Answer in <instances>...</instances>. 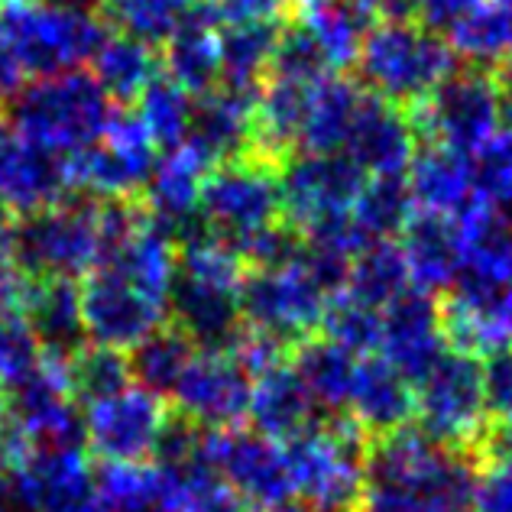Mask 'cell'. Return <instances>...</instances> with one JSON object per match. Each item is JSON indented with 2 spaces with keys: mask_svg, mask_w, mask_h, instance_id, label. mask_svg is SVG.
Segmentation results:
<instances>
[{
  "mask_svg": "<svg viewBox=\"0 0 512 512\" xmlns=\"http://www.w3.org/2000/svg\"><path fill=\"white\" fill-rule=\"evenodd\" d=\"M477 467L419 425L367 444V512H474Z\"/></svg>",
  "mask_w": 512,
  "mask_h": 512,
  "instance_id": "1",
  "label": "cell"
},
{
  "mask_svg": "<svg viewBox=\"0 0 512 512\" xmlns=\"http://www.w3.org/2000/svg\"><path fill=\"white\" fill-rule=\"evenodd\" d=\"M247 266L218 237H201L175 253V273L166 295V318L198 354H231L244 315H240V279Z\"/></svg>",
  "mask_w": 512,
  "mask_h": 512,
  "instance_id": "2",
  "label": "cell"
},
{
  "mask_svg": "<svg viewBox=\"0 0 512 512\" xmlns=\"http://www.w3.org/2000/svg\"><path fill=\"white\" fill-rule=\"evenodd\" d=\"M282 454L308 512H367V438L347 412H325Z\"/></svg>",
  "mask_w": 512,
  "mask_h": 512,
  "instance_id": "3",
  "label": "cell"
},
{
  "mask_svg": "<svg viewBox=\"0 0 512 512\" xmlns=\"http://www.w3.org/2000/svg\"><path fill=\"white\" fill-rule=\"evenodd\" d=\"M101 201L62 198L20 214L0 237V253L30 279H75L91 273L101 253Z\"/></svg>",
  "mask_w": 512,
  "mask_h": 512,
  "instance_id": "4",
  "label": "cell"
},
{
  "mask_svg": "<svg viewBox=\"0 0 512 512\" xmlns=\"http://www.w3.org/2000/svg\"><path fill=\"white\" fill-rule=\"evenodd\" d=\"M111 98L85 72H62L23 85L13 94L10 124L23 140L52 156L72 159L98 143L111 117Z\"/></svg>",
  "mask_w": 512,
  "mask_h": 512,
  "instance_id": "5",
  "label": "cell"
},
{
  "mask_svg": "<svg viewBox=\"0 0 512 512\" xmlns=\"http://www.w3.org/2000/svg\"><path fill=\"white\" fill-rule=\"evenodd\" d=\"M357 69L376 98L415 107L457 72V52L431 26L402 17L373 26L360 46Z\"/></svg>",
  "mask_w": 512,
  "mask_h": 512,
  "instance_id": "6",
  "label": "cell"
},
{
  "mask_svg": "<svg viewBox=\"0 0 512 512\" xmlns=\"http://www.w3.org/2000/svg\"><path fill=\"white\" fill-rule=\"evenodd\" d=\"M111 33L94 10L49 7L43 0H0V39L26 78L75 72Z\"/></svg>",
  "mask_w": 512,
  "mask_h": 512,
  "instance_id": "7",
  "label": "cell"
},
{
  "mask_svg": "<svg viewBox=\"0 0 512 512\" xmlns=\"http://www.w3.org/2000/svg\"><path fill=\"white\" fill-rule=\"evenodd\" d=\"M156 150L159 146L153 143L140 114L127 111V107L111 111L98 143L69 159L72 188H82L85 195L104 201H130L150 182L159 156Z\"/></svg>",
  "mask_w": 512,
  "mask_h": 512,
  "instance_id": "8",
  "label": "cell"
},
{
  "mask_svg": "<svg viewBox=\"0 0 512 512\" xmlns=\"http://www.w3.org/2000/svg\"><path fill=\"white\" fill-rule=\"evenodd\" d=\"M415 419L431 441L464 451L487 422L480 357L444 350L415 386Z\"/></svg>",
  "mask_w": 512,
  "mask_h": 512,
  "instance_id": "9",
  "label": "cell"
},
{
  "mask_svg": "<svg viewBox=\"0 0 512 512\" xmlns=\"http://www.w3.org/2000/svg\"><path fill=\"white\" fill-rule=\"evenodd\" d=\"M198 214L211 237L234 250L240 240L279 224V179L263 169V163H240V159L224 163L201 182Z\"/></svg>",
  "mask_w": 512,
  "mask_h": 512,
  "instance_id": "10",
  "label": "cell"
},
{
  "mask_svg": "<svg viewBox=\"0 0 512 512\" xmlns=\"http://www.w3.org/2000/svg\"><path fill=\"white\" fill-rule=\"evenodd\" d=\"M415 133L431 143L477 156L503 124L500 94L487 72H454L415 104Z\"/></svg>",
  "mask_w": 512,
  "mask_h": 512,
  "instance_id": "11",
  "label": "cell"
},
{
  "mask_svg": "<svg viewBox=\"0 0 512 512\" xmlns=\"http://www.w3.org/2000/svg\"><path fill=\"white\" fill-rule=\"evenodd\" d=\"M328 295L305 276L299 263L279 269H247L240 279V315L244 325L266 331L282 344H302L321 331Z\"/></svg>",
  "mask_w": 512,
  "mask_h": 512,
  "instance_id": "12",
  "label": "cell"
},
{
  "mask_svg": "<svg viewBox=\"0 0 512 512\" xmlns=\"http://www.w3.org/2000/svg\"><path fill=\"white\" fill-rule=\"evenodd\" d=\"M367 172L344 153H305L279 175L286 224L299 234L350 218Z\"/></svg>",
  "mask_w": 512,
  "mask_h": 512,
  "instance_id": "13",
  "label": "cell"
},
{
  "mask_svg": "<svg viewBox=\"0 0 512 512\" xmlns=\"http://www.w3.org/2000/svg\"><path fill=\"white\" fill-rule=\"evenodd\" d=\"M205 461L237 496L256 509H276L292 503V477L286 454L256 428H208Z\"/></svg>",
  "mask_w": 512,
  "mask_h": 512,
  "instance_id": "14",
  "label": "cell"
},
{
  "mask_svg": "<svg viewBox=\"0 0 512 512\" xmlns=\"http://www.w3.org/2000/svg\"><path fill=\"white\" fill-rule=\"evenodd\" d=\"M82 318L91 344L127 350L163 325L166 305L107 269H91L82 282Z\"/></svg>",
  "mask_w": 512,
  "mask_h": 512,
  "instance_id": "15",
  "label": "cell"
},
{
  "mask_svg": "<svg viewBox=\"0 0 512 512\" xmlns=\"http://www.w3.org/2000/svg\"><path fill=\"white\" fill-rule=\"evenodd\" d=\"M253 376L234 354H198L172 389V402L205 428H234L250 412Z\"/></svg>",
  "mask_w": 512,
  "mask_h": 512,
  "instance_id": "16",
  "label": "cell"
},
{
  "mask_svg": "<svg viewBox=\"0 0 512 512\" xmlns=\"http://www.w3.org/2000/svg\"><path fill=\"white\" fill-rule=\"evenodd\" d=\"M166 406L146 389H124L111 399L98 402L88 412V448L101 461L114 464H146L153 457V444L166 419Z\"/></svg>",
  "mask_w": 512,
  "mask_h": 512,
  "instance_id": "17",
  "label": "cell"
},
{
  "mask_svg": "<svg viewBox=\"0 0 512 512\" xmlns=\"http://www.w3.org/2000/svg\"><path fill=\"white\" fill-rule=\"evenodd\" d=\"M383 350L386 360L406 376L412 386L425 380L438 357L448 350L441 338V305L435 292L409 286L383 308Z\"/></svg>",
  "mask_w": 512,
  "mask_h": 512,
  "instance_id": "18",
  "label": "cell"
},
{
  "mask_svg": "<svg viewBox=\"0 0 512 512\" xmlns=\"http://www.w3.org/2000/svg\"><path fill=\"white\" fill-rule=\"evenodd\" d=\"M69 159L23 140L13 124H0V208L33 214L69 198Z\"/></svg>",
  "mask_w": 512,
  "mask_h": 512,
  "instance_id": "19",
  "label": "cell"
},
{
  "mask_svg": "<svg viewBox=\"0 0 512 512\" xmlns=\"http://www.w3.org/2000/svg\"><path fill=\"white\" fill-rule=\"evenodd\" d=\"M415 143H419V133H415L412 117L367 91V101H363L341 153L354 159L367 175H406L415 150H419Z\"/></svg>",
  "mask_w": 512,
  "mask_h": 512,
  "instance_id": "20",
  "label": "cell"
},
{
  "mask_svg": "<svg viewBox=\"0 0 512 512\" xmlns=\"http://www.w3.org/2000/svg\"><path fill=\"white\" fill-rule=\"evenodd\" d=\"M347 409L370 444L415 422V386L386 357H367L357 363Z\"/></svg>",
  "mask_w": 512,
  "mask_h": 512,
  "instance_id": "21",
  "label": "cell"
},
{
  "mask_svg": "<svg viewBox=\"0 0 512 512\" xmlns=\"http://www.w3.org/2000/svg\"><path fill=\"white\" fill-rule=\"evenodd\" d=\"M406 185L415 211H431L454 218L480 195L477 188V159L451 146L431 143L415 150L406 169Z\"/></svg>",
  "mask_w": 512,
  "mask_h": 512,
  "instance_id": "22",
  "label": "cell"
},
{
  "mask_svg": "<svg viewBox=\"0 0 512 512\" xmlns=\"http://www.w3.org/2000/svg\"><path fill=\"white\" fill-rule=\"evenodd\" d=\"M253 104L256 98L214 88L195 98L192 124H188L185 143L205 156L211 169L234 163L240 153L253 146Z\"/></svg>",
  "mask_w": 512,
  "mask_h": 512,
  "instance_id": "23",
  "label": "cell"
},
{
  "mask_svg": "<svg viewBox=\"0 0 512 512\" xmlns=\"http://www.w3.org/2000/svg\"><path fill=\"white\" fill-rule=\"evenodd\" d=\"M23 321L46 360L65 363L88 344L82 318V286L75 279H36L23 308Z\"/></svg>",
  "mask_w": 512,
  "mask_h": 512,
  "instance_id": "24",
  "label": "cell"
},
{
  "mask_svg": "<svg viewBox=\"0 0 512 512\" xmlns=\"http://www.w3.org/2000/svg\"><path fill=\"white\" fill-rule=\"evenodd\" d=\"M402 237V256H406L412 286L425 292H448L454 276L461 273L464 263V244L454 218L431 211H415L399 231Z\"/></svg>",
  "mask_w": 512,
  "mask_h": 512,
  "instance_id": "25",
  "label": "cell"
},
{
  "mask_svg": "<svg viewBox=\"0 0 512 512\" xmlns=\"http://www.w3.org/2000/svg\"><path fill=\"white\" fill-rule=\"evenodd\" d=\"M318 402L305 389L289 363L273 367L260 376H253V393H250V412L247 419L260 435L273 441H292L295 435L312 428L321 419Z\"/></svg>",
  "mask_w": 512,
  "mask_h": 512,
  "instance_id": "26",
  "label": "cell"
},
{
  "mask_svg": "<svg viewBox=\"0 0 512 512\" xmlns=\"http://www.w3.org/2000/svg\"><path fill=\"white\" fill-rule=\"evenodd\" d=\"M218 30L205 0H192L185 20L175 26L166 43V75L179 82L192 98H201L221 82Z\"/></svg>",
  "mask_w": 512,
  "mask_h": 512,
  "instance_id": "27",
  "label": "cell"
},
{
  "mask_svg": "<svg viewBox=\"0 0 512 512\" xmlns=\"http://www.w3.org/2000/svg\"><path fill=\"white\" fill-rule=\"evenodd\" d=\"M299 26L318 43L334 72L354 65L376 13L363 0H302Z\"/></svg>",
  "mask_w": 512,
  "mask_h": 512,
  "instance_id": "28",
  "label": "cell"
},
{
  "mask_svg": "<svg viewBox=\"0 0 512 512\" xmlns=\"http://www.w3.org/2000/svg\"><path fill=\"white\" fill-rule=\"evenodd\" d=\"M282 33L279 20H253L218 30V56H221V82L218 88L256 98L263 88V75L273 59L276 39Z\"/></svg>",
  "mask_w": 512,
  "mask_h": 512,
  "instance_id": "29",
  "label": "cell"
},
{
  "mask_svg": "<svg viewBox=\"0 0 512 512\" xmlns=\"http://www.w3.org/2000/svg\"><path fill=\"white\" fill-rule=\"evenodd\" d=\"M357 354H350L338 341L325 338V334H312L302 344L292 347L289 367L299 373V380L312 393L321 412H344L350 402V389H354L357 376Z\"/></svg>",
  "mask_w": 512,
  "mask_h": 512,
  "instance_id": "30",
  "label": "cell"
},
{
  "mask_svg": "<svg viewBox=\"0 0 512 512\" xmlns=\"http://www.w3.org/2000/svg\"><path fill=\"white\" fill-rule=\"evenodd\" d=\"M363 101H367V91L354 85L344 75H328L312 91V101H308V114L299 133V146L305 153H341L344 143L350 137V130L357 124V114Z\"/></svg>",
  "mask_w": 512,
  "mask_h": 512,
  "instance_id": "31",
  "label": "cell"
},
{
  "mask_svg": "<svg viewBox=\"0 0 512 512\" xmlns=\"http://www.w3.org/2000/svg\"><path fill=\"white\" fill-rule=\"evenodd\" d=\"M321 85V82H318ZM318 85H299L286 78H266L253 104V146L266 156H286L299 146V133L308 114V101Z\"/></svg>",
  "mask_w": 512,
  "mask_h": 512,
  "instance_id": "32",
  "label": "cell"
},
{
  "mask_svg": "<svg viewBox=\"0 0 512 512\" xmlns=\"http://www.w3.org/2000/svg\"><path fill=\"white\" fill-rule=\"evenodd\" d=\"M159 65L153 59V46L130 39L124 33H107L104 43L91 56V78L111 101L130 104L143 88L153 82Z\"/></svg>",
  "mask_w": 512,
  "mask_h": 512,
  "instance_id": "33",
  "label": "cell"
},
{
  "mask_svg": "<svg viewBox=\"0 0 512 512\" xmlns=\"http://www.w3.org/2000/svg\"><path fill=\"white\" fill-rule=\"evenodd\" d=\"M198 357V347L188 341V334L166 318L156 331H150L140 344L130 347V376L133 383L159 399H169L179 386L188 363Z\"/></svg>",
  "mask_w": 512,
  "mask_h": 512,
  "instance_id": "34",
  "label": "cell"
},
{
  "mask_svg": "<svg viewBox=\"0 0 512 512\" xmlns=\"http://www.w3.org/2000/svg\"><path fill=\"white\" fill-rule=\"evenodd\" d=\"M412 286L406 256L393 240H376V244L363 247L354 260H350V276L344 295L360 305H370L376 312L402 295Z\"/></svg>",
  "mask_w": 512,
  "mask_h": 512,
  "instance_id": "35",
  "label": "cell"
},
{
  "mask_svg": "<svg viewBox=\"0 0 512 512\" xmlns=\"http://www.w3.org/2000/svg\"><path fill=\"white\" fill-rule=\"evenodd\" d=\"M130 354L104 344H85L65 360V389L75 406H98V402L124 393L130 386Z\"/></svg>",
  "mask_w": 512,
  "mask_h": 512,
  "instance_id": "36",
  "label": "cell"
},
{
  "mask_svg": "<svg viewBox=\"0 0 512 512\" xmlns=\"http://www.w3.org/2000/svg\"><path fill=\"white\" fill-rule=\"evenodd\" d=\"M448 43L477 65L512 56V0H477L448 30Z\"/></svg>",
  "mask_w": 512,
  "mask_h": 512,
  "instance_id": "37",
  "label": "cell"
},
{
  "mask_svg": "<svg viewBox=\"0 0 512 512\" xmlns=\"http://www.w3.org/2000/svg\"><path fill=\"white\" fill-rule=\"evenodd\" d=\"M415 214L406 175H367L350 211V221L367 244L396 237Z\"/></svg>",
  "mask_w": 512,
  "mask_h": 512,
  "instance_id": "38",
  "label": "cell"
},
{
  "mask_svg": "<svg viewBox=\"0 0 512 512\" xmlns=\"http://www.w3.org/2000/svg\"><path fill=\"white\" fill-rule=\"evenodd\" d=\"M91 477L107 512H163V483L156 464L101 461Z\"/></svg>",
  "mask_w": 512,
  "mask_h": 512,
  "instance_id": "39",
  "label": "cell"
},
{
  "mask_svg": "<svg viewBox=\"0 0 512 512\" xmlns=\"http://www.w3.org/2000/svg\"><path fill=\"white\" fill-rule=\"evenodd\" d=\"M192 0H98L104 26L140 39L146 46L169 43L175 26L185 20Z\"/></svg>",
  "mask_w": 512,
  "mask_h": 512,
  "instance_id": "40",
  "label": "cell"
},
{
  "mask_svg": "<svg viewBox=\"0 0 512 512\" xmlns=\"http://www.w3.org/2000/svg\"><path fill=\"white\" fill-rule=\"evenodd\" d=\"M137 104V114L159 150H169V146L185 140L188 124H192L195 98L179 82H172L166 72H156V78L143 88Z\"/></svg>",
  "mask_w": 512,
  "mask_h": 512,
  "instance_id": "41",
  "label": "cell"
},
{
  "mask_svg": "<svg viewBox=\"0 0 512 512\" xmlns=\"http://www.w3.org/2000/svg\"><path fill=\"white\" fill-rule=\"evenodd\" d=\"M321 334L331 341L347 347L350 354H370L383 344V315L370 305H360L347 299L341 292L338 299H331L321 318Z\"/></svg>",
  "mask_w": 512,
  "mask_h": 512,
  "instance_id": "42",
  "label": "cell"
},
{
  "mask_svg": "<svg viewBox=\"0 0 512 512\" xmlns=\"http://www.w3.org/2000/svg\"><path fill=\"white\" fill-rule=\"evenodd\" d=\"M266 75L286 78V82H299V85H318V82H325L328 75H334V69L325 59V52L318 49L315 39L295 23L292 30L279 33Z\"/></svg>",
  "mask_w": 512,
  "mask_h": 512,
  "instance_id": "43",
  "label": "cell"
},
{
  "mask_svg": "<svg viewBox=\"0 0 512 512\" xmlns=\"http://www.w3.org/2000/svg\"><path fill=\"white\" fill-rule=\"evenodd\" d=\"M474 159L480 195L500 211H512V127L496 130Z\"/></svg>",
  "mask_w": 512,
  "mask_h": 512,
  "instance_id": "44",
  "label": "cell"
},
{
  "mask_svg": "<svg viewBox=\"0 0 512 512\" xmlns=\"http://www.w3.org/2000/svg\"><path fill=\"white\" fill-rule=\"evenodd\" d=\"M39 363H43V350L23 315H0V386L23 380Z\"/></svg>",
  "mask_w": 512,
  "mask_h": 512,
  "instance_id": "45",
  "label": "cell"
},
{
  "mask_svg": "<svg viewBox=\"0 0 512 512\" xmlns=\"http://www.w3.org/2000/svg\"><path fill=\"white\" fill-rule=\"evenodd\" d=\"M483 406L487 419H512V344H500L480 357Z\"/></svg>",
  "mask_w": 512,
  "mask_h": 512,
  "instance_id": "46",
  "label": "cell"
},
{
  "mask_svg": "<svg viewBox=\"0 0 512 512\" xmlns=\"http://www.w3.org/2000/svg\"><path fill=\"white\" fill-rule=\"evenodd\" d=\"M464 454L474 461L477 474L493 467L512 470V419H487L474 441L464 448Z\"/></svg>",
  "mask_w": 512,
  "mask_h": 512,
  "instance_id": "47",
  "label": "cell"
},
{
  "mask_svg": "<svg viewBox=\"0 0 512 512\" xmlns=\"http://www.w3.org/2000/svg\"><path fill=\"white\" fill-rule=\"evenodd\" d=\"M218 26H237L253 20H273L279 0H205Z\"/></svg>",
  "mask_w": 512,
  "mask_h": 512,
  "instance_id": "48",
  "label": "cell"
},
{
  "mask_svg": "<svg viewBox=\"0 0 512 512\" xmlns=\"http://www.w3.org/2000/svg\"><path fill=\"white\" fill-rule=\"evenodd\" d=\"M185 512H263V509H256L253 503H247L244 496H237L218 477V480H211L208 487L201 490L195 500L185 506Z\"/></svg>",
  "mask_w": 512,
  "mask_h": 512,
  "instance_id": "49",
  "label": "cell"
},
{
  "mask_svg": "<svg viewBox=\"0 0 512 512\" xmlns=\"http://www.w3.org/2000/svg\"><path fill=\"white\" fill-rule=\"evenodd\" d=\"M474 4L477 0H415V10L422 13L425 26L431 30H451Z\"/></svg>",
  "mask_w": 512,
  "mask_h": 512,
  "instance_id": "50",
  "label": "cell"
},
{
  "mask_svg": "<svg viewBox=\"0 0 512 512\" xmlns=\"http://www.w3.org/2000/svg\"><path fill=\"white\" fill-rule=\"evenodd\" d=\"M26 85V75L13 59V52L7 49V43L0 39V98H13L20 88Z\"/></svg>",
  "mask_w": 512,
  "mask_h": 512,
  "instance_id": "51",
  "label": "cell"
},
{
  "mask_svg": "<svg viewBox=\"0 0 512 512\" xmlns=\"http://www.w3.org/2000/svg\"><path fill=\"white\" fill-rule=\"evenodd\" d=\"M496 94H500V111H503V120L512 127V56H506L503 62H496Z\"/></svg>",
  "mask_w": 512,
  "mask_h": 512,
  "instance_id": "52",
  "label": "cell"
},
{
  "mask_svg": "<svg viewBox=\"0 0 512 512\" xmlns=\"http://www.w3.org/2000/svg\"><path fill=\"white\" fill-rule=\"evenodd\" d=\"M376 17L380 13H386V17H393V20H402V17H409V13L415 10V0H363Z\"/></svg>",
  "mask_w": 512,
  "mask_h": 512,
  "instance_id": "53",
  "label": "cell"
},
{
  "mask_svg": "<svg viewBox=\"0 0 512 512\" xmlns=\"http://www.w3.org/2000/svg\"><path fill=\"white\" fill-rule=\"evenodd\" d=\"M49 7H65V10H94L98 0H43Z\"/></svg>",
  "mask_w": 512,
  "mask_h": 512,
  "instance_id": "54",
  "label": "cell"
},
{
  "mask_svg": "<svg viewBox=\"0 0 512 512\" xmlns=\"http://www.w3.org/2000/svg\"><path fill=\"white\" fill-rule=\"evenodd\" d=\"M269 512H308L302 503H286V506H276V509H269Z\"/></svg>",
  "mask_w": 512,
  "mask_h": 512,
  "instance_id": "55",
  "label": "cell"
}]
</instances>
